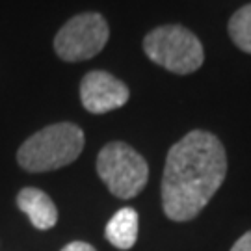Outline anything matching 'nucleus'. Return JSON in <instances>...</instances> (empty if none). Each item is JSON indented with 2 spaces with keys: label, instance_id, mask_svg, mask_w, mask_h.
<instances>
[{
  "label": "nucleus",
  "instance_id": "f257e3e1",
  "mask_svg": "<svg viewBox=\"0 0 251 251\" xmlns=\"http://www.w3.org/2000/svg\"><path fill=\"white\" fill-rule=\"evenodd\" d=\"M227 175V152L212 132L192 130L171 145L162 175V208L173 222H190L208 205Z\"/></svg>",
  "mask_w": 251,
  "mask_h": 251
},
{
  "label": "nucleus",
  "instance_id": "f03ea898",
  "mask_svg": "<svg viewBox=\"0 0 251 251\" xmlns=\"http://www.w3.org/2000/svg\"><path fill=\"white\" fill-rule=\"evenodd\" d=\"M84 132L75 123H54L32 134L19 147L17 162L30 173L65 168L80 156Z\"/></svg>",
  "mask_w": 251,
  "mask_h": 251
},
{
  "label": "nucleus",
  "instance_id": "7ed1b4c3",
  "mask_svg": "<svg viewBox=\"0 0 251 251\" xmlns=\"http://www.w3.org/2000/svg\"><path fill=\"white\" fill-rule=\"evenodd\" d=\"M144 50L151 62L177 75L198 71L205 62L203 45L198 36L180 25L154 28L145 36Z\"/></svg>",
  "mask_w": 251,
  "mask_h": 251
},
{
  "label": "nucleus",
  "instance_id": "20e7f679",
  "mask_svg": "<svg viewBox=\"0 0 251 251\" xmlns=\"http://www.w3.org/2000/svg\"><path fill=\"white\" fill-rule=\"evenodd\" d=\"M97 173L112 196L132 199L149 180L145 158L125 142H110L97 156Z\"/></svg>",
  "mask_w": 251,
  "mask_h": 251
},
{
  "label": "nucleus",
  "instance_id": "39448f33",
  "mask_svg": "<svg viewBox=\"0 0 251 251\" xmlns=\"http://www.w3.org/2000/svg\"><path fill=\"white\" fill-rule=\"evenodd\" d=\"M110 28L99 13H82L67 21L54 37V50L63 62H82L99 54L108 41Z\"/></svg>",
  "mask_w": 251,
  "mask_h": 251
},
{
  "label": "nucleus",
  "instance_id": "423d86ee",
  "mask_svg": "<svg viewBox=\"0 0 251 251\" xmlns=\"http://www.w3.org/2000/svg\"><path fill=\"white\" fill-rule=\"evenodd\" d=\"M130 97L125 82L106 71H91L80 82L82 106L90 114H108L117 110Z\"/></svg>",
  "mask_w": 251,
  "mask_h": 251
},
{
  "label": "nucleus",
  "instance_id": "0eeeda50",
  "mask_svg": "<svg viewBox=\"0 0 251 251\" xmlns=\"http://www.w3.org/2000/svg\"><path fill=\"white\" fill-rule=\"evenodd\" d=\"M17 206L39 231H49L58 224V208L50 196H47L43 190L32 186L23 188L17 194Z\"/></svg>",
  "mask_w": 251,
  "mask_h": 251
},
{
  "label": "nucleus",
  "instance_id": "6e6552de",
  "mask_svg": "<svg viewBox=\"0 0 251 251\" xmlns=\"http://www.w3.org/2000/svg\"><path fill=\"white\" fill-rule=\"evenodd\" d=\"M138 225H140L138 212L130 206H125L110 218L106 229H104V236L114 248L126 251L138 240Z\"/></svg>",
  "mask_w": 251,
  "mask_h": 251
},
{
  "label": "nucleus",
  "instance_id": "1a4fd4ad",
  "mask_svg": "<svg viewBox=\"0 0 251 251\" xmlns=\"http://www.w3.org/2000/svg\"><path fill=\"white\" fill-rule=\"evenodd\" d=\"M229 36L240 50L251 54V4L240 8L231 17Z\"/></svg>",
  "mask_w": 251,
  "mask_h": 251
},
{
  "label": "nucleus",
  "instance_id": "9d476101",
  "mask_svg": "<svg viewBox=\"0 0 251 251\" xmlns=\"http://www.w3.org/2000/svg\"><path fill=\"white\" fill-rule=\"evenodd\" d=\"M231 251H251V231H248L246 234H242L234 246L231 248Z\"/></svg>",
  "mask_w": 251,
  "mask_h": 251
},
{
  "label": "nucleus",
  "instance_id": "9b49d317",
  "mask_svg": "<svg viewBox=\"0 0 251 251\" xmlns=\"http://www.w3.org/2000/svg\"><path fill=\"white\" fill-rule=\"evenodd\" d=\"M60 251H97L91 244L88 242H82V240H75V242L67 244V246H63Z\"/></svg>",
  "mask_w": 251,
  "mask_h": 251
}]
</instances>
